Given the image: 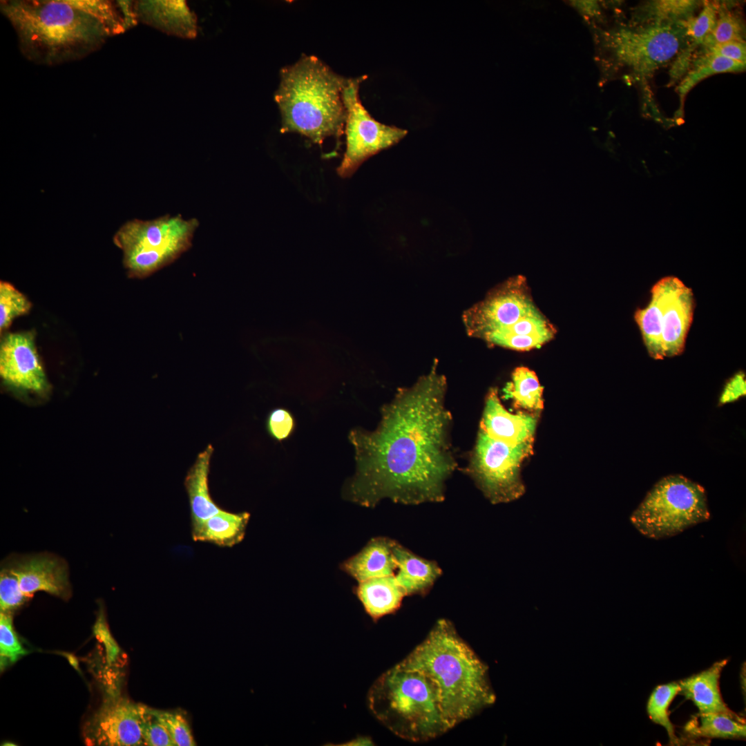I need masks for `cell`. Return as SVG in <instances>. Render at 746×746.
Wrapping results in <instances>:
<instances>
[{
  "label": "cell",
  "mask_w": 746,
  "mask_h": 746,
  "mask_svg": "<svg viewBox=\"0 0 746 746\" xmlns=\"http://www.w3.org/2000/svg\"><path fill=\"white\" fill-rule=\"evenodd\" d=\"M138 21L168 34L191 38L196 20L184 1H140L134 3Z\"/></svg>",
  "instance_id": "obj_17"
},
{
  "label": "cell",
  "mask_w": 746,
  "mask_h": 746,
  "mask_svg": "<svg viewBox=\"0 0 746 746\" xmlns=\"http://www.w3.org/2000/svg\"><path fill=\"white\" fill-rule=\"evenodd\" d=\"M719 4L706 2L697 17H691L682 21L686 35L689 43L697 48L700 46L704 39L713 30L718 17Z\"/></svg>",
  "instance_id": "obj_33"
},
{
  "label": "cell",
  "mask_w": 746,
  "mask_h": 746,
  "mask_svg": "<svg viewBox=\"0 0 746 746\" xmlns=\"http://www.w3.org/2000/svg\"><path fill=\"white\" fill-rule=\"evenodd\" d=\"M694 296L673 276L663 277L651 289V298L634 314L649 355L656 360L681 354L691 325Z\"/></svg>",
  "instance_id": "obj_7"
},
{
  "label": "cell",
  "mask_w": 746,
  "mask_h": 746,
  "mask_svg": "<svg viewBox=\"0 0 746 746\" xmlns=\"http://www.w3.org/2000/svg\"><path fill=\"white\" fill-rule=\"evenodd\" d=\"M280 76L274 99L281 115V133H297L318 144L343 133L347 79L316 56L305 55L283 68Z\"/></svg>",
  "instance_id": "obj_4"
},
{
  "label": "cell",
  "mask_w": 746,
  "mask_h": 746,
  "mask_svg": "<svg viewBox=\"0 0 746 746\" xmlns=\"http://www.w3.org/2000/svg\"><path fill=\"white\" fill-rule=\"evenodd\" d=\"M28 600L21 591L16 575L7 566H3L0 572L1 611L12 613Z\"/></svg>",
  "instance_id": "obj_34"
},
{
  "label": "cell",
  "mask_w": 746,
  "mask_h": 746,
  "mask_svg": "<svg viewBox=\"0 0 746 746\" xmlns=\"http://www.w3.org/2000/svg\"><path fill=\"white\" fill-rule=\"evenodd\" d=\"M479 429L489 437L509 444L533 442L537 417L536 415L507 411L502 405L496 388L486 396Z\"/></svg>",
  "instance_id": "obj_16"
},
{
  "label": "cell",
  "mask_w": 746,
  "mask_h": 746,
  "mask_svg": "<svg viewBox=\"0 0 746 746\" xmlns=\"http://www.w3.org/2000/svg\"><path fill=\"white\" fill-rule=\"evenodd\" d=\"M396 542L387 537H376L356 555L347 560L342 568L358 582L375 577L394 575Z\"/></svg>",
  "instance_id": "obj_20"
},
{
  "label": "cell",
  "mask_w": 746,
  "mask_h": 746,
  "mask_svg": "<svg viewBox=\"0 0 746 746\" xmlns=\"http://www.w3.org/2000/svg\"><path fill=\"white\" fill-rule=\"evenodd\" d=\"M745 394V376L743 372L736 374L726 384L720 396L719 403L725 404L736 401Z\"/></svg>",
  "instance_id": "obj_40"
},
{
  "label": "cell",
  "mask_w": 746,
  "mask_h": 746,
  "mask_svg": "<svg viewBox=\"0 0 746 746\" xmlns=\"http://www.w3.org/2000/svg\"><path fill=\"white\" fill-rule=\"evenodd\" d=\"M446 390L435 361L428 374L383 406L374 430L350 432L356 471L344 487L345 498L365 507L384 499L407 505L444 499L446 482L457 466Z\"/></svg>",
  "instance_id": "obj_1"
},
{
  "label": "cell",
  "mask_w": 746,
  "mask_h": 746,
  "mask_svg": "<svg viewBox=\"0 0 746 746\" xmlns=\"http://www.w3.org/2000/svg\"><path fill=\"white\" fill-rule=\"evenodd\" d=\"M101 20L113 36L124 32L137 22L134 3L129 1L69 0Z\"/></svg>",
  "instance_id": "obj_27"
},
{
  "label": "cell",
  "mask_w": 746,
  "mask_h": 746,
  "mask_svg": "<svg viewBox=\"0 0 746 746\" xmlns=\"http://www.w3.org/2000/svg\"><path fill=\"white\" fill-rule=\"evenodd\" d=\"M23 55L37 64L54 66L81 59L113 36L99 19L69 0L1 1Z\"/></svg>",
  "instance_id": "obj_3"
},
{
  "label": "cell",
  "mask_w": 746,
  "mask_h": 746,
  "mask_svg": "<svg viewBox=\"0 0 746 746\" xmlns=\"http://www.w3.org/2000/svg\"><path fill=\"white\" fill-rule=\"evenodd\" d=\"M366 77L347 79L343 92L346 149L337 173L343 178L350 177L363 162L396 144L408 133L407 130L379 122L362 104L359 86Z\"/></svg>",
  "instance_id": "obj_11"
},
{
  "label": "cell",
  "mask_w": 746,
  "mask_h": 746,
  "mask_svg": "<svg viewBox=\"0 0 746 746\" xmlns=\"http://www.w3.org/2000/svg\"><path fill=\"white\" fill-rule=\"evenodd\" d=\"M146 707L123 698L106 700L86 727V739L97 745H144Z\"/></svg>",
  "instance_id": "obj_13"
},
{
  "label": "cell",
  "mask_w": 746,
  "mask_h": 746,
  "mask_svg": "<svg viewBox=\"0 0 746 746\" xmlns=\"http://www.w3.org/2000/svg\"><path fill=\"white\" fill-rule=\"evenodd\" d=\"M709 517L705 489L683 476L670 475L650 490L630 520L642 535L658 539L676 535Z\"/></svg>",
  "instance_id": "obj_8"
},
{
  "label": "cell",
  "mask_w": 746,
  "mask_h": 746,
  "mask_svg": "<svg viewBox=\"0 0 746 746\" xmlns=\"http://www.w3.org/2000/svg\"><path fill=\"white\" fill-rule=\"evenodd\" d=\"M745 42H725L702 48L700 54L722 57L745 64Z\"/></svg>",
  "instance_id": "obj_39"
},
{
  "label": "cell",
  "mask_w": 746,
  "mask_h": 746,
  "mask_svg": "<svg viewBox=\"0 0 746 746\" xmlns=\"http://www.w3.org/2000/svg\"><path fill=\"white\" fill-rule=\"evenodd\" d=\"M690 69L677 87L680 101L690 90L702 79L713 75L728 72H740L745 64L722 57L707 54L694 56Z\"/></svg>",
  "instance_id": "obj_29"
},
{
  "label": "cell",
  "mask_w": 746,
  "mask_h": 746,
  "mask_svg": "<svg viewBox=\"0 0 746 746\" xmlns=\"http://www.w3.org/2000/svg\"><path fill=\"white\" fill-rule=\"evenodd\" d=\"M533 453V442L509 444L479 429L466 473L492 504L508 503L523 495L521 465Z\"/></svg>",
  "instance_id": "obj_10"
},
{
  "label": "cell",
  "mask_w": 746,
  "mask_h": 746,
  "mask_svg": "<svg viewBox=\"0 0 746 746\" xmlns=\"http://www.w3.org/2000/svg\"><path fill=\"white\" fill-rule=\"evenodd\" d=\"M575 5L582 12H584V13H585V14H586L588 15L595 16V15H599V13H600V8H599V6H598L597 1H575Z\"/></svg>",
  "instance_id": "obj_41"
},
{
  "label": "cell",
  "mask_w": 746,
  "mask_h": 746,
  "mask_svg": "<svg viewBox=\"0 0 746 746\" xmlns=\"http://www.w3.org/2000/svg\"><path fill=\"white\" fill-rule=\"evenodd\" d=\"M199 226L196 218L169 214L155 219L125 222L113 237L123 252V264L131 277L144 278L165 267L192 246Z\"/></svg>",
  "instance_id": "obj_6"
},
{
  "label": "cell",
  "mask_w": 746,
  "mask_h": 746,
  "mask_svg": "<svg viewBox=\"0 0 746 746\" xmlns=\"http://www.w3.org/2000/svg\"><path fill=\"white\" fill-rule=\"evenodd\" d=\"M153 711L156 717L167 729L174 746L196 745L189 725L181 714L156 709H153Z\"/></svg>",
  "instance_id": "obj_36"
},
{
  "label": "cell",
  "mask_w": 746,
  "mask_h": 746,
  "mask_svg": "<svg viewBox=\"0 0 746 746\" xmlns=\"http://www.w3.org/2000/svg\"><path fill=\"white\" fill-rule=\"evenodd\" d=\"M28 299L10 283H0V330L7 329L12 321L30 309Z\"/></svg>",
  "instance_id": "obj_32"
},
{
  "label": "cell",
  "mask_w": 746,
  "mask_h": 746,
  "mask_svg": "<svg viewBox=\"0 0 746 746\" xmlns=\"http://www.w3.org/2000/svg\"><path fill=\"white\" fill-rule=\"evenodd\" d=\"M680 686L678 682H671L657 686L651 694L647 704V712L649 718L667 731L670 743L678 744L679 739L675 734V729L668 714V709L673 698L679 694Z\"/></svg>",
  "instance_id": "obj_30"
},
{
  "label": "cell",
  "mask_w": 746,
  "mask_h": 746,
  "mask_svg": "<svg viewBox=\"0 0 746 746\" xmlns=\"http://www.w3.org/2000/svg\"><path fill=\"white\" fill-rule=\"evenodd\" d=\"M555 334V327L538 309L492 336L486 343L510 350L528 351L551 341Z\"/></svg>",
  "instance_id": "obj_21"
},
{
  "label": "cell",
  "mask_w": 746,
  "mask_h": 746,
  "mask_svg": "<svg viewBox=\"0 0 746 746\" xmlns=\"http://www.w3.org/2000/svg\"><path fill=\"white\" fill-rule=\"evenodd\" d=\"M267 430L274 439L281 441L287 438L294 428V422L291 414L283 408L272 410L267 419Z\"/></svg>",
  "instance_id": "obj_38"
},
{
  "label": "cell",
  "mask_w": 746,
  "mask_h": 746,
  "mask_svg": "<svg viewBox=\"0 0 746 746\" xmlns=\"http://www.w3.org/2000/svg\"><path fill=\"white\" fill-rule=\"evenodd\" d=\"M368 704L387 728L408 740H428L450 729L428 678L401 662L374 683Z\"/></svg>",
  "instance_id": "obj_5"
},
{
  "label": "cell",
  "mask_w": 746,
  "mask_h": 746,
  "mask_svg": "<svg viewBox=\"0 0 746 746\" xmlns=\"http://www.w3.org/2000/svg\"><path fill=\"white\" fill-rule=\"evenodd\" d=\"M701 1L656 0L644 2L634 9L632 24L676 23L693 16Z\"/></svg>",
  "instance_id": "obj_26"
},
{
  "label": "cell",
  "mask_w": 746,
  "mask_h": 746,
  "mask_svg": "<svg viewBox=\"0 0 746 746\" xmlns=\"http://www.w3.org/2000/svg\"><path fill=\"white\" fill-rule=\"evenodd\" d=\"M7 566L16 575L22 593L30 599L44 591L66 597L70 592L68 568L65 561L52 554H37L13 558Z\"/></svg>",
  "instance_id": "obj_15"
},
{
  "label": "cell",
  "mask_w": 746,
  "mask_h": 746,
  "mask_svg": "<svg viewBox=\"0 0 746 746\" xmlns=\"http://www.w3.org/2000/svg\"><path fill=\"white\" fill-rule=\"evenodd\" d=\"M717 20L713 30L704 39L702 48L725 42H745L743 22L736 15L719 5Z\"/></svg>",
  "instance_id": "obj_31"
},
{
  "label": "cell",
  "mask_w": 746,
  "mask_h": 746,
  "mask_svg": "<svg viewBox=\"0 0 746 746\" xmlns=\"http://www.w3.org/2000/svg\"><path fill=\"white\" fill-rule=\"evenodd\" d=\"M401 663L428 678L450 729L495 700L487 666L446 620H439Z\"/></svg>",
  "instance_id": "obj_2"
},
{
  "label": "cell",
  "mask_w": 746,
  "mask_h": 746,
  "mask_svg": "<svg viewBox=\"0 0 746 746\" xmlns=\"http://www.w3.org/2000/svg\"><path fill=\"white\" fill-rule=\"evenodd\" d=\"M0 376L8 387L22 392L42 394L49 388L32 332L10 333L0 345Z\"/></svg>",
  "instance_id": "obj_14"
},
{
  "label": "cell",
  "mask_w": 746,
  "mask_h": 746,
  "mask_svg": "<svg viewBox=\"0 0 746 746\" xmlns=\"http://www.w3.org/2000/svg\"><path fill=\"white\" fill-rule=\"evenodd\" d=\"M685 730L695 738H739L746 736L743 718L722 713H698L687 723Z\"/></svg>",
  "instance_id": "obj_25"
},
{
  "label": "cell",
  "mask_w": 746,
  "mask_h": 746,
  "mask_svg": "<svg viewBox=\"0 0 746 746\" xmlns=\"http://www.w3.org/2000/svg\"><path fill=\"white\" fill-rule=\"evenodd\" d=\"M537 310L526 279L518 276L494 287L464 312L462 320L470 336L486 342Z\"/></svg>",
  "instance_id": "obj_12"
},
{
  "label": "cell",
  "mask_w": 746,
  "mask_h": 746,
  "mask_svg": "<svg viewBox=\"0 0 746 746\" xmlns=\"http://www.w3.org/2000/svg\"><path fill=\"white\" fill-rule=\"evenodd\" d=\"M682 21L631 24L609 34L608 48L644 89L656 70L665 66L689 44Z\"/></svg>",
  "instance_id": "obj_9"
},
{
  "label": "cell",
  "mask_w": 746,
  "mask_h": 746,
  "mask_svg": "<svg viewBox=\"0 0 746 746\" xmlns=\"http://www.w3.org/2000/svg\"><path fill=\"white\" fill-rule=\"evenodd\" d=\"M728 660H720L699 673L678 681L679 694L691 700L700 714L722 713L736 716L723 701L719 680Z\"/></svg>",
  "instance_id": "obj_19"
},
{
  "label": "cell",
  "mask_w": 746,
  "mask_h": 746,
  "mask_svg": "<svg viewBox=\"0 0 746 746\" xmlns=\"http://www.w3.org/2000/svg\"><path fill=\"white\" fill-rule=\"evenodd\" d=\"M143 741L144 745L174 746L166 727L154 714L153 709L147 707L143 725Z\"/></svg>",
  "instance_id": "obj_37"
},
{
  "label": "cell",
  "mask_w": 746,
  "mask_h": 746,
  "mask_svg": "<svg viewBox=\"0 0 746 746\" xmlns=\"http://www.w3.org/2000/svg\"><path fill=\"white\" fill-rule=\"evenodd\" d=\"M394 575L358 582V597L372 618L377 619L392 613L400 606L405 595Z\"/></svg>",
  "instance_id": "obj_24"
},
{
  "label": "cell",
  "mask_w": 746,
  "mask_h": 746,
  "mask_svg": "<svg viewBox=\"0 0 746 746\" xmlns=\"http://www.w3.org/2000/svg\"><path fill=\"white\" fill-rule=\"evenodd\" d=\"M505 397L516 408L538 411L543 408V387L535 373L526 367H517L504 389Z\"/></svg>",
  "instance_id": "obj_28"
},
{
  "label": "cell",
  "mask_w": 746,
  "mask_h": 746,
  "mask_svg": "<svg viewBox=\"0 0 746 746\" xmlns=\"http://www.w3.org/2000/svg\"><path fill=\"white\" fill-rule=\"evenodd\" d=\"M394 555L397 566L394 576L405 595L425 593L442 573L435 562L419 557L397 542Z\"/></svg>",
  "instance_id": "obj_22"
},
{
  "label": "cell",
  "mask_w": 746,
  "mask_h": 746,
  "mask_svg": "<svg viewBox=\"0 0 746 746\" xmlns=\"http://www.w3.org/2000/svg\"><path fill=\"white\" fill-rule=\"evenodd\" d=\"M249 517L247 512L234 513L222 509L191 531L192 539L195 542L232 547L243 539Z\"/></svg>",
  "instance_id": "obj_23"
},
{
  "label": "cell",
  "mask_w": 746,
  "mask_h": 746,
  "mask_svg": "<svg viewBox=\"0 0 746 746\" xmlns=\"http://www.w3.org/2000/svg\"><path fill=\"white\" fill-rule=\"evenodd\" d=\"M27 653L14 630L12 613H0V655L1 663L14 662Z\"/></svg>",
  "instance_id": "obj_35"
},
{
  "label": "cell",
  "mask_w": 746,
  "mask_h": 746,
  "mask_svg": "<svg viewBox=\"0 0 746 746\" xmlns=\"http://www.w3.org/2000/svg\"><path fill=\"white\" fill-rule=\"evenodd\" d=\"M213 450V447L209 444L200 452L184 479L190 507L191 531L222 510L214 502L209 489L210 461Z\"/></svg>",
  "instance_id": "obj_18"
}]
</instances>
